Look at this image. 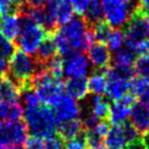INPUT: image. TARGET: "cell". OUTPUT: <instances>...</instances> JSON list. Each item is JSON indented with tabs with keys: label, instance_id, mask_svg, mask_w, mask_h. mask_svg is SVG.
I'll list each match as a JSON object with an SVG mask.
<instances>
[{
	"label": "cell",
	"instance_id": "obj_1",
	"mask_svg": "<svg viewBox=\"0 0 149 149\" xmlns=\"http://www.w3.org/2000/svg\"><path fill=\"white\" fill-rule=\"evenodd\" d=\"M87 24L84 17H72L52 33L57 50L62 57L87 51L95 42V35Z\"/></svg>",
	"mask_w": 149,
	"mask_h": 149
},
{
	"label": "cell",
	"instance_id": "obj_2",
	"mask_svg": "<svg viewBox=\"0 0 149 149\" xmlns=\"http://www.w3.org/2000/svg\"><path fill=\"white\" fill-rule=\"evenodd\" d=\"M25 123L32 135L42 139L52 136L57 132L58 121L54 111L46 104H39L24 112Z\"/></svg>",
	"mask_w": 149,
	"mask_h": 149
},
{
	"label": "cell",
	"instance_id": "obj_3",
	"mask_svg": "<svg viewBox=\"0 0 149 149\" xmlns=\"http://www.w3.org/2000/svg\"><path fill=\"white\" fill-rule=\"evenodd\" d=\"M31 87L36 91L40 102L46 106H54L63 95L64 91L61 79H57L51 76L42 64H39L31 81Z\"/></svg>",
	"mask_w": 149,
	"mask_h": 149
},
{
	"label": "cell",
	"instance_id": "obj_4",
	"mask_svg": "<svg viewBox=\"0 0 149 149\" xmlns=\"http://www.w3.org/2000/svg\"><path fill=\"white\" fill-rule=\"evenodd\" d=\"M17 13L21 20V32L15 39L17 46L19 47V50L25 54L35 56L48 32L40 25L35 23L25 12L19 10Z\"/></svg>",
	"mask_w": 149,
	"mask_h": 149
},
{
	"label": "cell",
	"instance_id": "obj_5",
	"mask_svg": "<svg viewBox=\"0 0 149 149\" xmlns=\"http://www.w3.org/2000/svg\"><path fill=\"white\" fill-rule=\"evenodd\" d=\"M8 75L17 82L22 89L31 87V81L36 73L39 63L33 56L15 50L8 62Z\"/></svg>",
	"mask_w": 149,
	"mask_h": 149
},
{
	"label": "cell",
	"instance_id": "obj_6",
	"mask_svg": "<svg viewBox=\"0 0 149 149\" xmlns=\"http://www.w3.org/2000/svg\"><path fill=\"white\" fill-rule=\"evenodd\" d=\"M104 17L112 29L124 26L137 9V1L133 0H100Z\"/></svg>",
	"mask_w": 149,
	"mask_h": 149
},
{
	"label": "cell",
	"instance_id": "obj_7",
	"mask_svg": "<svg viewBox=\"0 0 149 149\" xmlns=\"http://www.w3.org/2000/svg\"><path fill=\"white\" fill-rule=\"evenodd\" d=\"M44 13L42 27L48 33H54L59 24H64L73 17L74 10L69 0H47L44 6Z\"/></svg>",
	"mask_w": 149,
	"mask_h": 149
},
{
	"label": "cell",
	"instance_id": "obj_8",
	"mask_svg": "<svg viewBox=\"0 0 149 149\" xmlns=\"http://www.w3.org/2000/svg\"><path fill=\"white\" fill-rule=\"evenodd\" d=\"M29 127L24 121H0V148L11 145H23L29 139Z\"/></svg>",
	"mask_w": 149,
	"mask_h": 149
},
{
	"label": "cell",
	"instance_id": "obj_9",
	"mask_svg": "<svg viewBox=\"0 0 149 149\" xmlns=\"http://www.w3.org/2000/svg\"><path fill=\"white\" fill-rule=\"evenodd\" d=\"M146 17L136 9L132 17L125 24L124 29V42L126 47L135 51L137 45L146 39Z\"/></svg>",
	"mask_w": 149,
	"mask_h": 149
},
{
	"label": "cell",
	"instance_id": "obj_10",
	"mask_svg": "<svg viewBox=\"0 0 149 149\" xmlns=\"http://www.w3.org/2000/svg\"><path fill=\"white\" fill-rule=\"evenodd\" d=\"M135 96H133L130 93H126L120 100L114 101L109 110V121L113 125L123 124L127 121L128 118H131L132 109L135 104Z\"/></svg>",
	"mask_w": 149,
	"mask_h": 149
},
{
	"label": "cell",
	"instance_id": "obj_11",
	"mask_svg": "<svg viewBox=\"0 0 149 149\" xmlns=\"http://www.w3.org/2000/svg\"><path fill=\"white\" fill-rule=\"evenodd\" d=\"M54 113L58 123L79 119L81 116V107L77 101L70 96L63 94L54 104Z\"/></svg>",
	"mask_w": 149,
	"mask_h": 149
},
{
	"label": "cell",
	"instance_id": "obj_12",
	"mask_svg": "<svg viewBox=\"0 0 149 149\" xmlns=\"http://www.w3.org/2000/svg\"><path fill=\"white\" fill-rule=\"evenodd\" d=\"M89 61L82 52L73 54L63 60V71L68 77L86 76L89 71Z\"/></svg>",
	"mask_w": 149,
	"mask_h": 149
},
{
	"label": "cell",
	"instance_id": "obj_13",
	"mask_svg": "<svg viewBox=\"0 0 149 149\" xmlns=\"http://www.w3.org/2000/svg\"><path fill=\"white\" fill-rule=\"evenodd\" d=\"M87 59L88 61L98 70H104L109 66L111 61L110 49L106 44L102 42H94L87 50Z\"/></svg>",
	"mask_w": 149,
	"mask_h": 149
},
{
	"label": "cell",
	"instance_id": "obj_14",
	"mask_svg": "<svg viewBox=\"0 0 149 149\" xmlns=\"http://www.w3.org/2000/svg\"><path fill=\"white\" fill-rule=\"evenodd\" d=\"M63 87H64L66 95L74 98L75 100L85 99L87 94L89 93L88 82H87V79L85 76L69 77L64 82Z\"/></svg>",
	"mask_w": 149,
	"mask_h": 149
},
{
	"label": "cell",
	"instance_id": "obj_15",
	"mask_svg": "<svg viewBox=\"0 0 149 149\" xmlns=\"http://www.w3.org/2000/svg\"><path fill=\"white\" fill-rule=\"evenodd\" d=\"M22 88L8 74L0 79V100L10 102H20Z\"/></svg>",
	"mask_w": 149,
	"mask_h": 149
},
{
	"label": "cell",
	"instance_id": "obj_16",
	"mask_svg": "<svg viewBox=\"0 0 149 149\" xmlns=\"http://www.w3.org/2000/svg\"><path fill=\"white\" fill-rule=\"evenodd\" d=\"M21 32V20L19 13L4 15L0 20V33L10 40H15Z\"/></svg>",
	"mask_w": 149,
	"mask_h": 149
},
{
	"label": "cell",
	"instance_id": "obj_17",
	"mask_svg": "<svg viewBox=\"0 0 149 149\" xmlns=\"http://www.w3.org/2000/svg\"><path fill=\"white\" fill-rule=\"evenodd\" d=\"M24 107L20 102H10L0 100V121L14 122L24 116Z\"/></svg>",
	"mask_w": 149,
	"mask_h": 149
},
{
	"label": "cell",
	"instance_id": "obj_18",
	"mask_svg": "<svg viewBox=\"0 0 149 149\" xmlns=\"http://www.w3.org/2000/svg\"><path fill=\"white\" fill-rule=\"evenodd\" d=\"M131 121L133 126L136 128L139 134H145L149 131V113L148 108L141 102L134 104L131 113Z\"/></svg>",
	"mask_w": 149,
	"mask_h": 149
},
{
	"label": "cell",
	"instance_id": "obj_19",
	"mask_svg": "<svg viewBox=\"0 0 149 149\" xmlns=\"http://www.w3.org/2000/svg\"><path fill=\"white\" fill-rule=\"evenodd\" d=\"M58 52L57 50V46L54 42V36L52 33H48L47 36L45 37V39L42 40V42L40 44L39 48H38L37 52H36V61L39 64L44 65L45 63H47L50 59H52L54 57H56V54Z\"/></svg>",
	"mask_w": 149,
	"mask_h": 149
},
{
	"label": "cell",
	"instance_id": "obj_20",
	"mask_svg": "<svg viewBox=\"0 0 149 149\" xmlns=\"http://www.w3.org/2000/svg\"><path fill=\"white\" fill-rule=\"evenodd\" d=\"M104 147L107 149H123L125 145L127 144L126 137H125L124 131L122 124L113 125L108 135L104 138Z\"/></svg>",
	"mask_w": 149,
	"mask_h": 149
},
{
	"label": "cell",
	"instance_id": "obj_21",
	"mask_svg": "<svg viewBox=\"0 0 149 149\" xmlns=\"http://www.w3.org/2000/svg\"><path fill=\"white\" fill-rule=\"evenodd\" d=\"M109 130H110V126L106 121H99L96 126H94L91 130H87L86 135L89 147L96 148L98 146L102 145L104 138L108 135Z\"/></svg>",
	"mask_w": 149,
	"mask_h": 149
},
{
	"label": "cell",
	"instance_id": "obj_22",
	"mask_svg": "<svg viewBox=\"0 0 149 149\" xmlns=\"http://www.w3.org/2000/svg\"><path fill=\"white\" fill-rule=\"evenodd\" d=\"M83 128V121L79 120V119H75V120L65 121V122L59 123L57 131H58L59 136L61 137L63 141H69L74 136H76L77 134H79Z\"/></svg>",
	"mask_w": 149,
	"mask_h": 149
},
{
	"label": "cell",
	"instance_id": "obj_23",
	"mask_svg": "<svg viewBox=\"0 0 149 149\" xmlns=\"http://www.w3.org/2000/svg\"><path fill=\"white\" fill-rule=\"evenodd\" d=\"M88 89L94 95H102L106 93L107 76L104 70H97L88 77Z\"/></svg>",
	"mask_w": 149,
	"mask_h": 149
},
{
	"label": "cell",
	"instance_id": "obj_24",
	"mask_svg": "<svg viewBox=\"0 0 149 149\" xmlns=\"http://www.w3.org/2000/svg\"><path fill=\"white\" fill-rule=\"evenodd\" d=\"M89 107H91V113L95 116L98 120H104L106 118H108L110 106L108 100L102 98L101 95L94 96L91 100Z\"/></svg>",
	"mask_w": 149,
	"mask_h": 149
},
{
	"label": "cell",
	"instance_id": "obj_25",
	"mask_svg": "<svg viewBox=\"0 0 149 149\" xmlns=\"http://www.w3.org/2000/svg\"><path fill=\"white\" fill-rule=\"evenodd\" d=\"M136 59V52L128 47H123L116 50L113 56V63L114 66H125L132 68Z\"/></svg>",
	"mask_w": 149,
	"mask_h": 149
},
{
	"label": "cell",
	"instance_id": "obj_26",
	"mask_svg": "<svg viewBox=\"0 0 149 149\" xmlns=\"http://www.w3.org/2000/svg\"><path fill=\"white\" fill-rule=\"evenodd\" d=\"M85 21L91 25H95L96 23H99L102 21L104 12H102V7H101V1L100 0H93L89 4L85 13Z\"/></svg>",
	"mask_w": 149,
	"mask_h": 149
},
{
	"label": "cell",
	"instance_id": "obj_27",
	"mask_svg": "<svg viewBox=\"0 0 149 149\" xmlns=\"http://www.w3.org/2000/svg\"><path fill=\"white\" fill-rule=\"evenodd\" d=\"M45 69L47 72L49 73L51 76H54V79H61L64 75V71H63V60L60 57H54L50 59L47 63L44 64Z\"/></svg>",
	"mask_w": 149,
	"mask_h": 149
},
{
	"label": "cell",
	"instance_id": "obj_28",
	"mask_svg": "<svg viewBox=\"0 0 149 149\" xmlns=\"http://www.w3.org/2000/svg\"><path fill=\"white\" fill-rule=\"evenodd\" d=\"M104 44L107 45L109 49L116 52V50L122 48V46L124 44V34L119 29H112Z\"/></svg>",
	"mask_w": 149,
	"mask_h": 149
},
{
	"label": "cell",
	"instance_id": "obj_29",
	"mask_svg": "<svg viewBox=\"0 0 149 149\" xmlns=\"http://www.w3.org/2000/svg\"><path fill=\"white\" fill-rule=\"evenodd\" d=\"M148 86V79L141 76H135V77H132L128 82V93L135 97H139Z\"/></svg>",
	"mask_w": 149,
	"mask_h": 149
},
{
	"label": "cell",
	"instance_id": "obj_30",
	"mask_svg": "<svg viewBox=\"0 0 149 149\" xmlns=\"http://www.w3.org/2000/svg\"><path fill=\"white\" fill-rule=\"evenodd\" d=\"M133 72H135L137 76L149 79V54H141L135 59Z\"/></svg>",
	"mask_w": 149,
	"mask_h": 149
},
{
	"label": "cell",
	"instance_id": "obj_31",
	"mask_svg": "<svg viewBox=\"0 0 149 149\" xmlns=\"http://www.w3.org/2000/svg\"><path fill=\"white\" fill-rule=\"evenodd\" d=\"M21 100L23 101V104L26 109H32L40 104V100L38 98L36 91L32 87H26L22 89Z\"/></svg>",
	"mask_w": 149,
	"mask_h": 149
},
{
	"label": "cell",
	"instance_id": "obj_32",
	"mask_svg": "<svg viewBox=\"0 0 149 149\" xmlns=\"http://www.w3.org/2000/svg\"><path fill=\"white\" fill-rule=\"evenodd\" d=\"M88 139H87L86 133L81 132L76 136L71 138L66 141L65 149H88Z\"/></svg>",
	"mask_w": 149,
	"mask_h": 149
},
{
	"label": "cell",
	"instance_id": "obj_33",
	"mask_svg": "<svg viewBox=\"0 0 149 149\" xmlns=\"http://www.w3.org/2000/svg\"><path fill=\"white\" fill-rule=\"evenodd\" d=\"M111 29V26H109L106 22L102 21L93 25V31H94V34H95L96 40L98 42H102V44L106 42Z\"/></svg>",
	"mask_w": 149,
	"mask_h": 149
},
{
	"label": "cell",
	"instance_id": "obj_34",
	"mask_svg": "<svg viewBox=\"0 0 149 149\" xmlns=\"http://www.w3.org/2000/svg\"><path fill=\"white\" fill-rule=\"evenodd\" d=\"M15 52V46L8 38H6L0 33V57L4 59H10L12 57V54Z\"/></svg>",
	"mask_w": 149,
	"mask_h": 149
},
{
	"label": "cell",
	"instance_id": "obj_35",
	"mask_svg": "<svg viewBox=\"0 0 149 149\" xmlns=\"http://www.w3.org/2000/svg\"><path fill=\"white\" fill-rule=\"evenodd\" d=\"M69 1H70L71 6L74 10V12L79 17H83V15H85L87 9H88L93 0H69Z\"/></svg>",
	"mask_w": 149,
	"mask_h": 149
},
{
	"label": "cell",
	"instance_id": "obj_36",
	"mask_svg": "<svg viewBox=\"0 0 149 149\" xmlns=\"http://www.w3.org/2000/svg\"><path fill=\"white\" fill-rule=\"evenodd\" d=\"M45 149H65V144L59 135H52L46 138Z\"/></svg>",
	"mask_w": 149,
	"mask_h": 149
},
{
	"label": "cell",
	"instance_id": "obj_37",
	"mask_svg": "<svg viewBox=\"0 0 149 149\" xmlns=\"http://www.w3.org/2000/svg\"><path fill=\"white\" fill-rule=\"evenodd\" d=\"M122 126H123V131H124V134H125V137H126L127 143L139 138V133H138V131H137L136 128L133 126L132 123L125 122V123L122 124Z\"/></svg>",
	"mask_w": 149,
	"mask_h": 149
},
{
	"label": "cell",
	"instance_id": "obj_38",
	"mask_svg": "<svg viewBox=\"0 0 149 149\" xmlns=\"http://www.w3.org/2000/svg\"><path fill=\"white\" fill-rule=\"evenodd\" d=\"M24 149H45V141L38 137H31L25 143Z\"/></svg>",
	"mask_w": 149,
	"mask_h": 149
},
{
	"label": "cell",
	"instance_id": "obj_39",
	"mask_svg": "<svg viewBox=\"0 0 149 149\" xmlns=\"http://www.w3.org/2000/svg\"><path fill=\"white\" fill-rule=\"evenodd\" d=\"M123 149H146V146L141 138L135 139L133 141H128Z\"/></svg>",
	"mask_w": 149,
	"mask_h": 149
},
{
	"label": "cell",
	"instance_id": "obj_40",
	"mask_svg": "<svg viewBox=\"0 0 149 149\" xmlns=\"http://www.w3.org/2000/svg\"><path fill=\"white\" fill-rule=\"evenodd\" d=\"M137 10L149 17V0H137Z\"/></svg>",
	"mask_w": 149,
	"mask_h": 149
},
{
	"label": "cell",
	"instance_id": "obj_41",
	"mask_svg": "<svg viewBox=\"0 0 149 149\" xmlns=\"http://www.w3.org/2000/svg\"><path fill=\"white\" fill-rule=\"evenodd\" d=\"M47 0H24V3L27 4L31 8H40L44 7Z\"/></svg>",
	"mask_w": 149,
	"mask_h": 149
},
{
	"label": "cell",
	"instance_id": "obj_42",
	"mask_svg": "<svg viewBox=\"0 0 149 149\" xmlns=\"http://www.w3.org/2000/svg\"><path fill=\"white\" fill-rule=\"evenodd\" d=\"M8 65L7 59L0 57V79H2L4 75L8 74Z\"/></svg>",
	"mask_w": 149,
	"mask_h": 149
},
{
	"label": "cell",
	"instance_id": "obj_43",
	"mask_svg": "<svg viewBox=\"0 0 149 149\" xmlns=\"http://www.w3.org/2000/svg\"><path fill=\"white\" fill-rule=\"evenodd\" d=\"M139 99H141V104H144L145 107L149 108V86L145 89V91L139 96Z\"/></svg>",
	"mask_w": 149,
	"mask_h": 149
},
{
	"label": "cell",
	"instance_id": "obj_44",
	"mask_svg": "<svg viewBox=\"0 0 149 149\" xmlns=\"http://www.w3.org/2000/svg\"><path fill=\"white\" fill-rule=\"evenodd\" d=\"M3 1L8 2V3H10V4H12V6L17 7V8H20V6L24 2V0H3Z\"/></svg>",
	"mask_w": 149,
	"mask_h": 149
},
{
	"label": "cell",
	"instance_id": "obj_45",
	"mask_svg": "<svg viewBox=\"0 0 149 149\" xmlns=\"http://www.w3.org/2000/svg\"><path fill=\"white\" fill-rule=\"evenodd\" d=\"M141 139H143L144 144H145L146 149H149V132L145 133V134H144V136L141 137Z\"/></svg>",
	"mask_w": 149,
	"mask_h": 149
},
{
	"label": "cell",
	"instance_id": "obj_46",
	"mask_svg": "<svg viewBox=\"0 0 149 149\" xmlns=\"http://www.w3.org/2000/svg\"><path fill=\"white\" fill-rule=\"evenodd\" d=\"M0 149H24L20 145H11V146H6V147H1Z\"/></svg>",
	"mask_w": 149,
	"mask_h": 149
},
{
	"label": "cell",
	"instance_id": "obj_47",
	"mask_svg": "<svg viewBox=\"0 0 149 149\" xmlns=\"http://www.w3.org/2000/svg\"><path fill=\"white\" fill-rule=\"evenodd\" d=\"M146 33L147 37H149V17H146Z\"/></svg>",
	"mask_w": 149,
	"mask_h": 149
},
{
	"label": "cell",
	"instance_id": "obj_48",
	"mask_svg": "<svg viewBox=\"0 0 149 149\" xmlns=\"http://www.w3.org/2000/svg\"><path fill=\"white\" fill-rule=\"evenodd\" d=\"M91 149H107V148L101 145V146H98V147H96V148H91Z\"/></svg>",
	"mask_w": 149,
	"mask_h": 149
},
{
	"label": "cell",
	"instance_id": "obj_49",
	"mask_svg": "<svg viewBox=\"0 0 149 149\" xmlns=\"http://www.w3.org/2000/svg\"><path fill=\"white\" fill-rule=\"evenodd\" d=\"M148 113H149V108H148Z\"/></svg>",
	"mask_w": 149,
	"mask_h": 149
},
{
	"label": "cell",
	"instance_id": "obj_50",
	"mask_svg": "<svg viewBox=\"0 0 149 149\" xmlns=\"http://www.w3.org/2000/svg\"></svg>",
	"mask_w": 149,
	"mask_h": 149
}]
</instances>
